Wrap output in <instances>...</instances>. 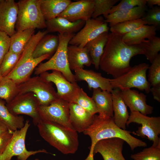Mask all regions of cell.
<instances>
[{
	"instance_id": "obj_39",
	"label": "cell",
	"mask_w": 160,
	"mask_h": 160,
	"mask_svg": "<svg viewBox=\"0 0 160 160\" xmlns=\"http://www.w3.org/2000/svg\"><path fill=\"white\" fill-rule=\"evenodd\" d=\"M148 68V81L152 87L160 85V54Z\"/></svg>"
},
{
	"instance_id": "obj_25",
	"label": "cell",
	"mask_w": 160,
	"mask_h": 160,
	"mask_svg": "<svg viewBox=\"0 0 160 160\" xmlns=\"http://www.w3.org/2000/svg\"><path fill=\"white\" fill-rule=\"evenodd\" d=\"M92 98L98 110V115L102 117H113V101L111 92L100 88L93 89Z\"/></svg>"
},
{
	"instance_id": "obj_30",
	"label": "cell",
	"mask_w": 160,
	"mask_h": 160,
	"mask_svg": "<svg viewBox=\"0 0 160 160\" xmlns=\"http://www.w3.org/2000/svg\"><path fill=\"white\" fill-rule=\"evenodd\" d=\"M6 102L0 99V121L12 131L20 129L25 125L23 116L12 113L6 106Z\"/></svg>"
},
{
	"instance_id": "obj_35",
	"label": "cell",
	"mask_w": 160,
	"mask_h": 160,
	"mask_svg": "<svg viewBox=\"0 0 160 160\" xmlns=\"http://www.w3.org/2000/svg\"><path fill=\"white\" fill-rule=\"evenodd\" d=\"M21 54L9 51L4 57L0 66V75L6 77L13 70L17 63Z\"/></svg>"
},
{
	"instance_id": "obj_1",
	"label": "cell",
	"mask_w": 160,
	"mask_h": 160,
	"mask_svg": "<svg viewBox=\"0 0 160 160\" xmlns=\"http://www.w3.org/2000/svg\"><path fill=\"white\" fill-rule=\"evenodd\" d=\"M122 37L112 33H108L100 60L99 68L113 78L130 69V61L132 57L145 54L144 50L140 45H128L124 42Z\"/></svg>"
},
{
	"instance_id": "obj_20",
	"label": "cell",
	"mask_w": 160,
	"mask_h": 160,
	"mask_svg": "<svg viewBox=\"0 0 160 160\" xmlns=\"http://www.w3.org/2000/svg\"><path fill=\"white\" fill-rule=\"evenodd\" d=\"M70 123L77 132H83L91 125L93 115L74 102L69 103Z\"/></svg>"
},
{
	"instance_id": "obj_12",
	"label": "cell",
	"mask_w": 160,
	"mask_h": 160,
	"mask_svg": "<svg viewBox=\"0 0 160 160\" xmlns=\"http://www.w3.org/2000/svg\"><path fill=\"white\" fill-rule=\"evenodd\" d=\"M109 29L102 16L91 18L85 21L84 26L72 38L69 44L84 47L88 42L104 32H108Z\"/></svg>"
},
{
	"instance_id": "obj_38",
	"label": "cell",
	"mask_w": 160,
	"mask_h": 160,
	"mask_svg": "<svg viewBox=\"0 0 160 160\" xmlns=\"http://www.w3.org/2000/svg\"><path fill=\"white\" fill-rule=\"evenodd\" d=\"M93 115L98 113L96 105L92 98L81 88L74 102Z\"/></svg>"
},
{
	"instance_id": "obj_40",
	"label": "cell",
	"mask_w": 160,
	"mask_h": 160,
	"mask_svg": "<svg viewBox=\"0 0 160 160\" xmlns=\"http://www.w3.org/2000/svg\"><path fill=\"white\" fill-rule=\"evenodd\" d=\"M141 19L145 25H153L157 28L160 25V6L152 7Z\"/></svg>"
},
{
	"instance_id": "obj_10",
	"label": "cell",
	"mask_w": 160,
	"mask_h": 160,
	"mask_svg": "<svg viewBox=\"0 0 160 160\" xmlns=\"http://www.w3.org/2000/svg\"><path fill=\"white\" fill-rule=\"evenodd\" d=\"M6 105L15 115L22 114L30 116L35 125L41 120L39 111L40 105L35 95L32 92L18 94Z\"/></svg>"
},
{
	"instance_id": "obj_4",
	"label": "cell",
	"mask_w": 160,
	"mask_h": 160,
	"mask_svg": "<svg viewBox=\"0 0 160 160\" xmlns=\"http://www.w3.org/2000/svg\"><path fill=\"white\" fill-rule=\"evenodd\" d=\"M47 33L46 31H40L32 36L25 46L15 67L6 77L18 85L30 78L33 71L42 61L50 57L48 55L36 58L32 56L37 44Z\"/></svg>"
},
{
	"instance_id": "obj_43",
	"label": "cell",
	"mask_w": 160,
	"mask_h": 160,
	"mask_svg": "<svg viewBox=\"0 0 160 160\" xmlns=\"http://www.w3.org/2000/svg\"><path fill=\"white\" fill-rule=\"evenodd\" d=\"M13 132L9 130L0 135V155L4 152L8 145L12 137Z\"/></svg>"
},
{
	"instance_id": "obj_11",
	"label": "cell",
	"mask_w": 160,
	"mask_h": 160,
	"mask_svg": "<svg viewBox=\"0 0 160 160\" xmlns=\"http://www.w3.org/2000/svg\"><path fill=\"white\" fill-rule=\"evenodd\" d=\"M132 123L140 124L135 132L132 133L142 138H147L153 142L154 145L160 143V117H149L138 111H133L130 113L126 123L128 126Z\"/></svg>"
},
{
	"instance_id": "obj_16",
	"label": "cell",
	"mask_w": 160,
	"mask_h": 160,
	"mask_svg": "<svg viewBox=\"0 0 160 160\" xmlns=\"http://www.w3.org/2000/svg\"><path fill=\"white\" fill-rule=\"evenodd\" d=\"M94 6V0H81L71 2L58 17L70 21H85L92 18Z\"/></svg>"
},
{
	"instance_id": "obj_7",
	"label": "cell",
	"mask_w": 160,
	"mask_h": 160,
	"mask_svg": "<svg viewBox=\"0 0 160 160\" xmlns=\"http://www.w3.org/2000/svg\"><path fill=\"white\" fill-rule=\"evenodd\" d=\"M149 66L148 64L142 63L131 67L127 72L116 78L110 79L112 87L121 91L136 88L148 93L151 86L147 79L146 72Z\"/></svg>"
},
{
	"instance_id": "obj_48",
	"label": "cell",
	"mask_w": 160,
	"mask_h": 160,
	"mask_svg": "<svg viewBox=\"0 0 160 160\" xmlns=\"http://www.w3.org/2000/svg\"><path fill=\"white\" fill-rule=\"evenodd\" d=\"M34 160H39L38 159H36Z\"/></svg>"
},
{
	"instance_id": "obj_21",
	"label": "cell",
	"mask_w": 160,
	"mask_h": 160,
	"mask_svg": "<svg viewBox=\"0 0 160 160\" xmlns=\"http://www.w3.org/2000/svg\"><path fill=\"white\" fill-rule=\"evenodd\" d=\"M111 93L114 123L119 128L126 130V123L129 115L127 106L122 97L121 90L117 88H114Z\"/></svg>"
},
{
	"instance_id": "obj_24",
	"label": "cell",
	"mask_w": 160,
	"mask_h": 160,
	"mask_svg": "<svg viewBox=\"0 0 160 160\" xmlns=\"http://www.w3.org/2000/svg\"><path fill=\"white\" fill-rule=\"evenodd\" d=\"M147 7L138 6L133 8L118 11L109 14L105 18V22L111 27L118 23L141 19L146 14Z\"/></svg>"
},
{
	"instance_id": "obj_26",
	"label": "cell",
	"mask_w": 160,
	"mask_h": 160,
	"mask_svg": "<svg viewBox=\"0 0 160 160\" xmlns=\"http://www.w3.org/2000/svg\"><path fill=\"white\" fill-rule=\"evenodd\" d=\"M108 35V32H104L88 42L84 47L90 56L92 64L97 70L100 68V59L107 41Z\"/></svg>"
},
{
	"instance_id": "obj_27",
	"label": "cell",
	"mask_w": 160,
	"mask_h": 160,
	"mask_svg": "<svg viewBox=\"0 0 160 160\" xmlns=\"http://www.w3.org/2000/svg\"><path fill=\"white\" fill-rule=\"evenodd\" d=\"M71 2L70 0H40V8L45 20L58 17Z\"/></svg>"
},
{
	"instance_id": "obj_13",
	"label": "cell",
	"mask_w": 160,
	"mask_h": 160,
	"mask_svg": "<svg viewBox=\"0 0 160 160\" xmlns=\"http://www.w3.org/2000/svg\"><path fill=\"white\" fill-rule=\"evenodd\" d=\"M69 103L58 98L47 106H40L41 120L54 122L73 129L69 119Z\"/></svg>"
},
{
	"instance_id": "obj_8",
	"label": "cell",
	"mask_w": 160,
	"mask_h": 160,
	"mask_svg": "<svg viewBox=\"0 0 160 160\" xmlns=\"http://www.w3.org/2000/svg\"><path fill=\"white\" fill-rule=\"evenodd\" d=\"M18 94L32 92L37 98L40 106H47L59 98L51 82L37 76L30 77L17 85Z\"/></svg>"
},
{
	"instance_id": "obj_28",
	"label": "cell",
	"mask_w": 160,
	"mask_h": 160,
	"mask_svg": "<svg viewBox=\"0 0 160 160\" xmlns=\"http://www.w3.org/2000/svg\"><path fill=\"white\" fill-rule=\"evenodd\" d=\"M157 29L154 26L144 25L123 36L122 39L128 45H139L146 39L156 35Z\"/></svg>"
},
{
	"instance_id": "obj_49",
	"label": "cell",
	"mask_w": 160,
	"mask_h": 160,
	"mask_svg": "<svg viewBox=\"0 0 160 160\" xmlns=\"http://www.w3.org/2000/svg\"></svg>"
},
{
	"instance_id": "obj_23",
	"label": "cell",
	"mask_w": 160,
	"mask_h": 160,
	"mask_svg": "<svg viewBox=\"0 0 160 160\" xmlns=\"http://www.w3.org/2000/svg\"><path fill=\"white\" fill-rule=\"evenodd\" d=\"M68 60L71 70L84 68L92 64L91 57L86 47L80 48L73 45L68 46L67 49Z\"/></svg>"
},
{
	"instance_id": "obj_15",
	"label": "cell",
	"mask_w": 160,
	"mask_h": 160,
	"mask_svg": "<svg viewBox=\"0 0 160 160\" xmlns=\"http://www.w3.org/2000/svg\"><path fill=\"white\" fill-rule=\"evenodd\" d=\"M18 11L17 3L14 0H0V31L10 37L16 32Z\"/></svg>"
},
{
	"instance_id": "obj_9",
	"label": "cell",
	"mask_w": 160,
	"mask_h": 160,
	"mask_svg": "<svg viewBox=\"0 0 160 160\" xmlns=\"http://www.w3.org/2000/svg\"><path fill=\"white\" fill-rule=\"evenodd\" d=\"M30 124L27 120L23 127L13 131L12 137L4 152L0 155V160H11L14 156L18 160H27L31 156L41 153H48L45 149L28 151L26 148L25 139Z\"/></svg>"
},
{
	"instance_id": "obj_41",
	"label": "cell",
	"mask_w": 160,
	"mask_h": 160,
	"mask_svg": "<svg viewBox=\"0 0 160 160\" xmlns=\"http://www.w3.org/2000/svg\"><path fill=\"white\" fill-rule=\"evenodd\" d=\"M146 4V0H122L112 7L109 14L117 11L130 9L136 7L144 6Z\"/></svg>"
},
{
	"instance_id": "obj_46",
	"label": "cell",
	"mask_w": 160,
	"mask_h": 160,
	"mask_svg": "<svg viewBox=\"0 0 160 160\" xmlns=\"http://www.w3.org/2000/svg\"><path fill=\"white\" fill-rule=\"evenodd\" d=\"M9 130L7 127L0 121V135L4 133Z\"/></svg>"
},
{
	"instance_id": "obj_31",
	"label": "cell",
	"mask_w": 160,
	"mask_h": 160,
	"mask_svg": "<svg viewBox=\"0 0 160 160\" xmlns=\"http://www.w3.org/2000/svg\"><path fill=\"white\" fill-rule=\"evenodd\" d=\"M34 29L16 32L10 38L9 51L21 54L26 44L34 34Z\"/></svg>"
},
{
	"instance_id": "obj_17",
	"label": "cell",
	"mask_w": 160,
	"mask_h": 160,
	"mask_svg": "<svg viewBox=\"0 0 160 160\" xmlns=\"http://www.w3.org/2000/svg\"><path fill=\"white\" fill-rule=\"evenodd\" d=\"M124 142L123 139L116 137L102 139L95 146L93 155L99 153L103 160H126L122 153Z\"/></svg>"
},
{
	"instance_id": "obj_44",
	"label": "cell",
	"mask_w": 160,
	"mask_h": 160,
	"mask_svg": "<svg viewBox=\"0 0 160 160\" xmlns=\"http://www.w3.org/2000/svg\"><path fill=\"white\" fill-rule=\"evenodd\" d=\"M154 100L160 102V85L152 87L150 89Z\"/></svg>"
},
{
	"instance_id": "obj_34",
	"label": "cell",
	"mask_w": 160,
	"mask_h": 160,
	"mask_svg": "<svg viewBox=\"0 0 160 160\" xmlns=\"http://www.w3.org/2000/svg\"><path fill=\"white\" fill-rule=\"evenodd\" d=\"M144 25L143 21L139 19L118 23L110 27L109 29L111 33L123 36Z\"/></svg>"
},
{
	"instance_id": "obj_33",
	"label": "cell",
	"mask_w": 160,
	"mask_h": 160,
	"mask_svg": "<svg viewBox=\"0 0 160 160\" xmlns=\"http://www.w3.org/2000/svg\"><path fill=\"white\" fill-rule=\"evenodd\" d=\"M139 45L143 48L145 51L144 55L151 63L160 51V38L156 35L151 36Z\"/></svg>"
},
{
	"instance_id": "obj_18",
	"label": "cell",
	"mask_w": 160,
	"mask_h": 160,
	"mask_svg": "<svg viewBox=\"0 0 160 160\" xmlns=\"http://www.w3.org/2000/svg\"><path fill=\"white\" fill-rule=\"evenodd\" d=\"M74 71L76 81H86L89 90L100 88L102 90L111 92L113 89L110 79L103 77L100 73L84 68H76Z\"/></svg>"
},
{
	"instance_id": "obj_19",
	"label": "cell",
	"mask_w": 160,
	"mask_h": 160,
	"mask_svg": "<svg viewBox=\"0 0 160 160\" xmlns=\"http://www.w3.org/2000/svg\"><path fill=\"white\" fill-rule=\"evenodd\" d=\"M122 97L130 112L136 111L147 115L151 114L153 108L147 104V96L143 93L130 89L121 91Z\"/></svg>"
},
{
	"instance_id": "obj_29",
	"label": "cell",
	"mask_w": 160,
	"mask_h": 160,
	"mask_svg": "<svg viewBox=\"0 0 160 160\" xmlns=\"http://www.w3.org/2000/svg\"><path fill=\"white\" fill-rule=\"evenodd\" d=\"M59 43L58 35H46L36 46L32 54L33 57L36 58L46 55L51 57L57 50Z\"/></svg>"
},
{
	"instance_id": "obj_22",
	"label": "cell",
	"mask_w": 160,
	"mask_h": 160,
	"mask_svg": "<svg viewBox=\"0 0 160 160\" xmlns=\"http://www.w3.org/2000/svg\"><path fill=\"white\" fill-rule=\"evenodd\" d=\"M85 23L83 20L72 22L64 18L57 17L46 21V30L48 33L75 34L81 29Z\"/></svg>"
},
{
	"instance_id": "obj_37",
	"label": "cell",
	"mask_w": 160,
	"mask_h": 160,
	"mask_svg": "<svg viewBox=\"0 0 160 160\" xmlns=\"http://www.w3.org/2000/svg\"><path fill=\"white\" fill-rule=\"evenodd\" d=\"M94 6L92 18L95 19L103 15L105 18L110 11L119 0H94Z\"/></svg>"
},
{
	"instance_id": "obj_45",
	"label": "cell",
	"mask_w": 160,
	"mask_h": 160,
	"mask_svg": "<svg viewBox=\"0 0 160 160\" xmlns=\"http://www.w3.org/2000/svg\"><path fill=\"white\" fill-rule=\"evenodd\" d=\"M146 4L151 8L154 5H156L158 6H160V0H146Z\"/></svg>"
},
{
	"instance_id": "obj_32",
	"label": "cell",
	"mask_w": 160,
	"mask_h": 160,
	"mask_svg": "<svg viewBox=\"0 0 160 160\" xmlns=\"http://www.w3.org/2000/svg\"><path fill=\"white\" fill-rule=\"evenodd\" d=\"M18 93L17 85L12 79L2 77L0 81V99L4 100L7 103Z\"/></svg>"
},
{
	"instance_id": "obj_5",
	"label": "cell",
	"mask_w": 160,
	"mask_h": 160,
	"mask_svg": "<svg viewBox=\"0 0 160 160\" xmlns=\"http://www.w3.org/2000/svg\"><path fill=\"white\" fill-rule=\"evenodd\" d=\"M75 35L59 33V43L57 50L49 60L39 64L34 70V74L38 76L49 70L57 71L61 72L70 82H76L74 75L69 67L67 55L69 42Z\"/></svg>"
},
{
	"instance_id": "obj_3",
	"label": "cell",
	"mask_w": 160,
	"mask_h": 160,
	"mask_svg": "<svg viewBox=\"0 0 160 160\" xmlns=\"http://www.w3.org/2000/svg\"><path fill=\"white\" fill-rule=\"evenodd\" d=\"M41 137L65 154H74L79 145L77 132L60 124L41 120L37 125Z\"/></svg>"
},
{
	"instance_id": "obj_14",
	"label": "cell",
	"mask_w": 160,
	"mask_h": 160,
	"mask_svg": "<svg viewBox=\"0 0 160 160\" xmlns=\"http://www.w3.org/2000/svg\"><path fill=\"white\" fill-rule=\"evenodd\" d=\"M40 75L45 81L55 84L59 98L69 103L74 102L81 89L76 82H70L61 72L57 71H52L50 73L45 72Z\"/></svg>"
},
{
	"instance_id": "obj_42",
	"label": "cell",
	"mask_w": 160,
	"mask_h": 160,
	"mask_svg": "<svg viewBox=\"0 0 160 160\" xmlns=\"http://www.w3.org/2000/svg\"><path fill=\"white\" fill-rule=\"evenodd\" d=\"M10 44V37L5 32L0 31V66L9 51Z\"/></svg>"
},
{
	"instance_id": "obj_6",
	"label": "cell",
	"mask_w": 160,
	"mask_h": 160,
	"mask_svg": "<svg viewBox=\"0 0 160 160\" xmlns=\"http://www.w3.org/2000/svg\"><path fill=\"white\" fill-rule=\"evenodd\" d=\"M40 0H20L17 3L18 11L16 32L29 29L46 28V20L40 8Z\"/></svg>"
},
{
	"instance_id": "obj_36",
	"label": "cell",
	"mask_w": 160,
	"mask_h": 160,
	"mask_svg": "<svg viewBox=\"0 0 160 160\" xmlns=\"http://www.w3.org/2000/svg\"><path fill=\"white\" fill-rule=\"evenodd\" d=\"M130 157L134 160H160V143L132 154Z\"/></svg>"
},
{
	"instance_id": "obj_2",
	"label": "cell",
	"mask_w": 160,
	"mask_h": 160,
	"mask_svg": "<svg viewBox=\"0 0 160 160\" xmlns=\"http://www.w3.org/2000/svg\"><path fill=\"white\" fill-rule=\"evenodd\" d=\"M83 133L89 136L91 141L89 154L85 160H94L95 146L98 141L103 139L114 137L121 139L129 145L132 151L138 147L147 146L145 142L131 135L132 132L118 127L114 123L113 117H102L95 115L92 124Z\"/></svg>"
},
{
	"instance_id": "obj_47",
	"label": "cell",
	"mask_w": 160,
	"mask_h": 160,
	"mask_svg": "<svg viewBox=\"0 0 160 160\" xmlns=\"http://www.w3.org/2000/svg\"><path fill=\"white\" fill-rule=\"evenodd\" d=\"M2 77L0 75V81H1Z\"/></svg>"
}]
</instances>
